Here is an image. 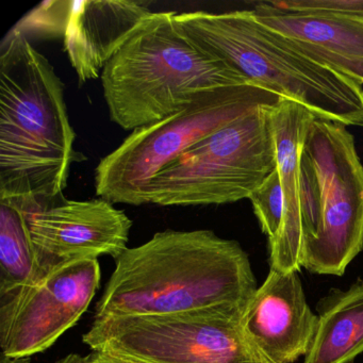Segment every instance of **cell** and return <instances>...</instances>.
<instances>
[{
  "mask_svg": "<svg viewBox=\"0 0 363 363\" xmlns=\"http://www.w3.org/2000/svg\"><path fill=\"white\" fill-rule=\"evenodd\" d=\"M257 289L250 257L235 240L205 229L161 231L116 259L93 320L246 307Z\"/></svg>",
  "mask_w": 363,
  "mask_h": 363,
  "instance_id": "1",
  "label": "cell"
},
{
  "mask_svg": "<svg viewBox=\"0 0 363 363\" xmlns=\"http://www.w3.org/2000/svg\"><path fill=\"white\" fill-rule=\"evenodd\" d=\"M76 133L65 84L28 39L12 30L0 55V201L30 212L62 194Z\"/></svg>",
  "mask_w": 363,
  "mask_h": 363,
  "instance_id": "2",
  "label": "cell"
},
{
  "mask_svg": "<svg viewBox=\"0 0 363 363\" xmlns=\"http://www.w3.org/2000/svg\"><path fill=\"white\" fill-rule=\"evenodd\" d=\"M176 12H152L101 73L110 120L135 130L188 108L207 93L252 84L189 39Z\"/></svg>",
  "mask_w": 363,
  "mask_h": 363,
  "instance_id": "3",
  "label": "cell"
},
{
  "mask_svg": "<svg viewBox=\"0 0 363 363\" xmlns=\"http://www.w3.org/2000/svg\"><path fill=\"white\" fill-rule=\"evenodd\" d=\"M182 33L248 82L307 108L316 118L363 126V88L297 50L256 20L254 10L176 13Z\"/></svg>",
  "mask_w": 363,
  "mask_h": 363,
  "instance_id": "4",
  "label": "cell"
},
{
  "mask_svg": "<svg viewBox=\"0 0 363 363\" xmlns=\"http://www.w3.org/2000/svg\"><path fill=\"white\" fill-rule=\"evenodd\" d=\"M303 269L342 276L363 250V164L346 126L314 118L299 152Z\"/></svg>",
  "mask_w": 363,
  "mask_h": 363,
  "instance_id": "5",
  "label": "cell"
},
{
  "mask_svg": "<svg viewBox=\"0 0 363 363\" xmlns=\"http://www.w3.org/2000/svg\"><path fill=\"white\" fill-rule=\"evenodd\" d=\"M280 97L255 84L207 93L192 105L148 126L135 129L95 169V189L112 203H146L155 177L197 142Z\"/></svg>",
  "mask_w": 363,
  "mask_h": 363,
  "instance_id": "6",
  "label": "cell"
},
{
  "mask_svg": "<svg viewBox=\"0 0 363 363\" xmlns=\"http://www.w3.org/2000/svg\"><path fill=\"white\" fill-rule=\"evenodd\" d=\"M246 307L94 320L82 342L92 352L139 363H277L244 330Z\"/></svg>",
  "mask_w": 363,
  "mask_h": 363,
  "instance_id": "7",
  "label": "cell"
},
{
  "mask_svg": "<svg viewBox=\"0 0 363 363\" xmlns=\"http://www.w3.org/2000/svg\"><path fill=\"white\" fill-rule=\"evenodd\" d=\"M269 108L238 118L180 155L150 182L146 203L223 205L250 199L277 167Z\"/></svg>",
  "mask_w": 363,
  "mask_h": 363,
  "instance_id": "8",
  "label": "cell"
},
{
  "mask_svg": "<svg viewBox=\"0 0 363 363\" xmlns=\"http://www.w3.org/2000/svg\"><path fill=\"white\" fill-rule=\"evenodd\" d=\"M97 259L72 261L0 298V347L8 358H31L77 324L101 288Z\"/></svg>",
  "mask_w": 363,
  "mask_h": 363,
  "instance_id": "9",
  "label": "cell"
},
{
  "mask_svg": "<svg viewBox=\"0 0 363 363\" xmlns=\"http://www.w3.org/2000/svg\"><path fill=\"white\" fill-rule=\"evenodd\" d=\"M44 271L72 261L110 256L116 260L129 241L133 220L104 199L63 201L28 218Z\"/></svg>",
  "mask_w": 363,
  "mask_h": 363,
  "instance_id": "10",
  "label": "cell"
},
{
  "mask_svg": "<svg viewBox=\"0 0 363 363\" xmlns=\"http://www.w3.org/2000/svg\"><path fill=\"white\" fill-rule=\"evenodd\" d=\"M318 316L311 311L298 272L269 269L243 314L248 337L269 359L294 363L306 356Z\"/></svg>",
  "mask_w": 363,
  "mask_h": 363,
  "instance_id": "11",
  "label": "cell"
},
{
  "mask_svg": "<svg viewBox=\"0 0 363 363\" xmlns=\"http://www.w3.org/2000/svg\"><path fill=\"white\" fill-rule=\"evenodd\" d=\"M152 13L140 1H71L63 39L79 84L96 79Z\"/></svg>",
  "mask_w": 363,
  "mask_h": 363,
  "instance_id": "12",
  "label": "cell"
},
{
  "mask_svg": "<svg viewBox=\"0 0 363 363\" xmlns=\"http://www.w3.org/2000/svg\"><path fill=\"white\" fill-rule=\"evenodd\" d=\"M315 118L301 104L281 99L269 108V120L276 145L277 171L281 182L284 212L281 225L269 242V269L299 272L303 250L299 203V152L308 125Z\"/></svg>",
  "mask_w": 363,
  "mask_h": 363,
  "instance_id": "13",
  "label": "cell"
},
{
  "mask_svg": "<svg viewBox=\"0 0 363 363\" xmlns=\"http://www.w3.org/2000/svg\"><path fill=\"white\" fill-rule=\"evenodd\" d=\"M318 324L303 363H350L363 352V280L331 289L316 305Z\"/></svg>",
  "mask_w": 363,
  "mask_h": 363,
  "instance_id": "14",
  "label": "cell"
},
{
  "mask_svg": "<svg viewBox=\"0 0 363 363\" xmlns=\"http://www.w3.org/2000/svg\"><path fill=\"white\" fill-rule=\"evenodd\" d=\"M255 16L263 26L286 39L335 54L363 58V18L335 13L257 11Z\"/></svg>",
  "mask_w": 363,
  "mask_h": 363,
  "instance_id": "15",
  "label": "cell"
},
{
  "mask_svg": "<svg viewBox=\"0 0 363 363\" xmlns=\"http://www.w3.org/2000/svg\"><path fill=\"white\" fill-rule=\"evenodd\" d=\"M30 212L11 201H0V298L37 281L44 271L31 239Z\"/></svg>",
  "mask_w": 363,
  "mask_h": 363,
  "instance_id": "16",
  "label": "cell"
},
{
  "mask_svg": "<svg viewBox=\"0 0 363 363\" xmlns=\"http://www.w3.org/2000/svg\"><path fill=\"white\" fill-rule=\"evenodd\" d=\"M248 199L252 201L261 231L267 235V241H271L279 230L284 212V197L277 167L263 180Z\"/></svg>",
  "mask_w": 363,
  "mask_h": 363,
  "instance_id": "17",
  "label": "cell"
},
{
  "mask_svg": "<svg viewBox=\"0 0 363 363\" xmlns=\"http://www.w3.org/2000/svg\"><path fill=\"white\" fill-rule=\"evenodd\" d=\"M69 9L71 1H45L16 25L13 30L26 38L29 33L40 38L63 37Z\"/></svg>",
  "mask_w": 363,
  "mask_h": 363,
  "instance_id": "18",
  "label": "cell"
},
{
  "mask_svg": "<svg viewBox=\"0 0 363 363\" xmlns=\"http://www.w3.org/2000/svg\"><path fill=\"white\" fill-rule=\"evenodd\" d=\"M257 12L277 13H335L363 18V0H282L255 7Z\"/></svg>",
  "mask_w": 363,
  "mask_h": 363,
  "instance_id": "19",
  "label": "cell"
},
{
  "mask_svg": "<svg viewBox=\"0 0 363 363\" xmlns=\"http://www.w3.org/2000/svg\"><path fill=\"white\" fill-rule=\"evenodd\" d=\"M291 43L303 52L307 56L329 65L335 71L341 72L344 75L348 76L352 79L356 80L358 84L362 86L363 84V58L362 57L345 56V55L335 54L328 52L323 48L310 45V44L299 43L292 41Z\"/></svg>",
  "mask_w": 363,
  "mask_h": 363,
  "instance_id": "20",
  "label": "cell"
},
{
  "mask_svg": "<svg viewBox=\"0 0 363 363\" xmlns=\"http://www.w3.org/2000/svg\"><path fill=\"white\" fill-rule=\"evenodd\" d=\"M86 357V363H139L103 352H91V354Z\"/></svg>",
  "mask_w": 363,
  "mask_h": 363,
  "instance_id": "21",
  "label": "cell"
},
{
  "mask_svg": "<svg viewBox=\"0 0 363 363\" xmlns=\"http://www.w3.org/2000/svg\"><path fill=\"white\" fill-rule=\"evenodd\" d=\"M55 363H86V357L82 356L80 354H76V352H72V354H67L63 358L59 359Z\"/></svg>",
  "mask_w": 363,
  "mask_h": 363,
  "instance_id": "22",
  "label": "cell"
},
{
  "mask_svg": "<svg viewBox=\"0 0 363 363\" xmlns=\"http://www.w3.org/2000/svg\"><path fill=\"white\" fill-rule=\"evenodd\" d=\"M31 358H8L1 354L0 363H30Z\"/></svg>",
  "mask_w": 363,
  "mask_h": 363,
  "instance_id": "23",
  "label": "cell"
}]
</instances>
